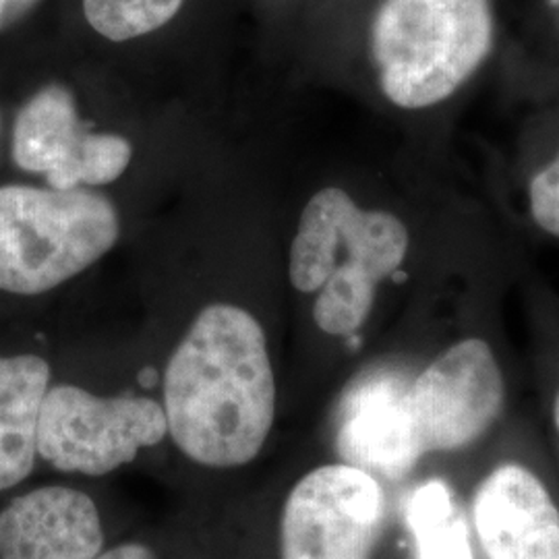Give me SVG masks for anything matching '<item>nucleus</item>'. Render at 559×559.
I'll return each instance as SVG.
<instances>
[{
    "label": "nucleus",
    "mask_w": 559,
    "mask_h": 559,
    "mask_svg": "<svg viewBox=\"0 0 559 559\" xmlns=\"http://www.w3.org/2000/svg\"><path fill=\"white\" fill-rule=\"evenodd\" d=\"M52 378L41 353H0V503L40 479L38 419Z\"/></svg>",
    "instance_id": "9b49d317"
},
{
    "label": "nucleus",
    "mask_w": 559,
    "mask_h": 559,
    "mask_svg": "<svg viewBox=\"0 0 559 559\" xmlns=\"http://www.w3.org/2000/svg\"><path fill=\"white\" fill-rule=\"evenodd\" d=\"M549 419H551V440H547L549 441L547 452H549L551 460H556L554 466H556L559 477V388L556 390V394H554V400H551V415H549Z\"/></svg>",
    "instance_id": "f3484780"
},
{
    "label": "nucleus",
    "mask_w": 559,
    "mask_h": 559,
    "mask_svg": "<svg viewBox=\"0 0 559 559\" xmlns=\"http://www.w3.org/2000/svg\"><path fill=\"white\" fill-rule=\"evenodd\" d=\"M158 373L168 441L150 471L180 498L258 479L278 443L280 423L278 376L263 321L237 302H210Z\"/></svg>",
    "instance_id": "f257e3e1"
},
{
    "label": "nucleus",
    "mask_w": 559,
    "mask_h": 559,
    "mask_svg": "<svg viewBox=\"0 0 559 559\" xmlns=\"http://www.w3.org/2000/svg\"><path fill=\"white\" fill-rule=\"evenodd\" d=\"M185 0H83L85 20L112 41L133 40L179 15Z\"/></svg>",
    "instance_id": "4468645a"
},
{
    "label": "nucleus",
    "mask_w": 559,
    "mask_h": 559,
    "mask_svg": "<svg viewBox=\"0 0 559 559\" xmlns=\"http://www.w3.org/2000/svg\"><path fill=\"white\" fill-rule=\"evenodd\" d=\"M276 475L245 487L180 498L160 519L131 524L94 559H274Z\"/></svg>",
    "instance_id": "6e6552de"
},
{
    "label": "nucleus",
    "mask_w": 559,
    "mask_h": 559,
    "mask_svg": "<svg viewBox=\"0 0 559 559\" xmlns=\"http://www.w3.org/2000/svg\"><path fill=\"white\" fill-rule=\"evenodd\" d=\"M491 46L487 0H385L371 29L381 90L400 108L450 98Z\"/></svg>",
    "instance_id": "423d86ee"
},
{
    "label": "nucleus",
    "mask_w": 559,
    "mask_h": 559,
    "mask_svg": "<svg viewBox=\"0 0 559 559\" xmlns=\"http://www.w3.org/2000/svg\"><path fill=\"white\" fill-rule=\"evenodd\" d=\"M508 381L493 346L456 340L417 373L373 369L332 411L323 452L362 466L399 491L431 471H454L485 450L500 427Z\"/></svg>",
    "instance_id": "f03ea898"
},
{
    "label": "nucleus",
    "mask_w": 559,
    "mask_h": 559,
    "mask_svg": "<svg viewBox=\"0 0 559 559\" xmlns=\"http://www.w3.org/2000/svg\"><path fill=\"white\" fill-rule=\"evenodd\" d=\"M168 420L154 390L98 392L75 381L52 383L41 400L38 460L44 475L110 480L160 459Z\"/></svg>",
    "instance_id": "20e7f679"
},
{
    "label": "nucleus",
    "mask_w": 559,
    "mask_h": 559,
    "mask_svg": "<svg viewBox=\"0 0 559 559\" xmlns=\"http://www.w3.org/2000/svg\"><path fill=\"white\" fill-rule=\"evenodd\" d=\"M13 160L44 175L52 189L108 185L131 164V143L112 133H92L78 115L73 94L59 83L41 87L13 124Z\"/></svg>",
    "instance_id": "9d476101"
},
{
    "label": "nucleus",
    "mask_w": 559,
    "mask_h": 559,
    "mask_svg": "<svg viewBox=\"0 0 559 559\" xmlns=\"http://www.w3.org/2000/svg\"><path fill=\"white\" fill-rule=\"evenodd\" d=\"M399 543L396 491L313 445L276 473L274 559H385Z\"/></svg>",
    "instance_id": "7ed1b4c3"
},
{
    "label": "nucleus",
    "mask_w": 559,
    "mask_h": 559,
    "mask_svg": "<svg viewBox=\"0 0 559 559\" xmlns=\"http://www.w3.org/2000/svg\"><path fill=\"white\" fill-rule=\"evenodd\" d=\"M41 0H0V34L20 25Z\"/></svg>",
    "instance_id": "dca6fc26"
},
{
    "label": "nucleus",
    "mask_w": 559,
    "mask_h": 559,
    "mask_svg": "<svg viewBox=\"0 0 559 559\" xmlns=\"http://www.w3.org/2000/svg\"><path fill=\"white\" fill-rule=\"evenodd\" d=\"M348 198L342 189L330 187L316 193L302 210L288 265L290 282L302 295H316L336 267L340 216Z\"/></svg>",
    "instance_id": "ddd939ff"
},
{
    "label": "nucleus",
    "mask_w": 559,
    "mask_h": 559,
    "mask_svg": "<svg viewBox=\"0 0 559 559\" xmlns=\"http://www.w3.org/2000/svg\"><path fill=\"white\" fill-rule=\"evenodd\" d=\"M460 487L479 559H559V477L531 440H493Z\"/></svg>",
    "instance_id": "0eeeda50"
},
{
    "label": "nucleus",
    "mask_w": 559,
    "mask_h": 559,
    "mask_svg": "<svg viewBox=\"0 0 559 559\" xmlns=\"http://www.w3.org/2000/svg\"><path fill=\"white\" fill-rule=\"evenodd\" d=\"M115 205L85 189L0 187V293L40 297L104 258L119 239Z\"/></svg>",
    "instance_id": "39448f33"
},
{
    "label": "nucleus",
    "mask_w": 559,
    "mask_h": 559,
    "mask_svg": "<svg viewBox=\"0 0 559 559\" xmlns=\"http://www.w3.org/2000/svg\"><path fill=\"white\" fill-rule=\"evenodd\" d=\"M404 559H479L452 471H431L396 491Z\"/></svg>",
    "instance_id": "f8f14e48"
},
{
    "label": "nucleus",
    "mask_w": 559,
    "mask_h": 559,
    "mask_svg": "<svg viewBox=\"0 0 559 559\" xmlns=\"http://www.w3.org/2000/svg\"><path fill=\"white\" fill-rule=\"evenodd\" d=\"M531 212L543 230L559 237V156L531 182Z\"/></svg>",
    "instance_id": "2eb2a0df"
},
{
    "label": "nucleus",
    "mask_w": 559,
    "mask_h": 559,
    "mask_svg": "<svg viewBox=\"0 0 559 559\" xmlns=\"http://www.w3.org/2000/svg\"><path fill=\"white\" fill-rule=\"evenodd\" d=\"M131 524L108 480L40 477L0 503V559H94Z\"/></svg>",
    "instance_id": "1a4fd4ad"
}]
</instances>
